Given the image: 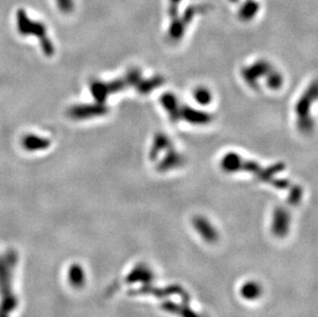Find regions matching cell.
Here are the masks:
<instances>
[{
    "mask_svg": "<svg viewBox=\"0 0 318 317\" xmlns=\"http://www.w3.org/2000/svg\"><path fill=\"white\" fill-rule=\"evenodd\" d=\"M18 256L9 250L0 255V317H10L18 306V300L12 289Z\"/></svg>",
    "mask_w": 318,
    "mask_h": 317,
    "instance_id": "obj_1",
    "label": "cell"
},
{
    "mask_svg": "<svg viewBox=\"0 0 318 317\" xmlns=\"http://www.w3.org/2000/svg\"><path fill=\"white\" fill-rule=\"evenodd\" d=\"M17 28L19 33L23 36L33 35L39 38L42 49L46 56L50 57L54 55L55 49L51 39L48 37V29L46 25L42 22L31 20L23 8L19 9L17 12Z\"/></svg>",
    "mask_w": 318,
    "mask_h": 317,
    "instance_id": "obj_2",
    "label": "cell"
},
{
    "mask_svg": "<svg viewBox=\"0 0 318 317\" xmlns=\"http://www.w3.org/2000/svg\"><path fill=\"white\" fill-rule=\"evenodd\" d=\"M103 108L96 105H75L68 109L67 114L73 120H85L94 115L103 113Z\"/></svg>",
    "mask_w": 318,
    "mask_h": 317,
    "instance_id": "obj_3",
    "label": "cell"
},
{
    "mask_svg": "<svg viewBox=\"0 0 318 317\" xmlns=\"http://www.w3.org/2000/svg\"><path fill=\"white\" fill-rule=\"evenodd\" d=\"M23 148L28 152H37L44 151L50 148L51 140L48 138H44L34 134L25 135L22 139Z\"/></svg>",
    "mask_w": 318,
    "mask_h": 317,
    "instance_id": "obj_4",
    "label": "cell"
},
{
    "mask_svg": "<svg viewBox=\"0 0 318 317\" xmlns=\"http://www.w3.org/2000/svg\"><path fill=\"white\" fill-rule=\"evenodd\" d=\"M68 278L72 285L81 286L85 281V274L81 267L72 266L68 271Z\"/></svg>",
    "mask_w": 318,
    "mask_h": 317,
    "instance_id": "obj_5",
    "label": "cell"
},
{
    "mask_svg": "<svg viewBox=\"0 0 318 317\" xmlns=\"http://www.w3.org/2000/svg\"><path fill=\"white\" fill-rule=\"evenodd\" d=\"M56 3L59 9L64 14H70L74 7L73 0H56Z\"/></svg>",
    "mask_w": 318,
    "mask_h": 317,
    "instance_id": "obj_6",
    "label": "cell"
}]
</instances>
